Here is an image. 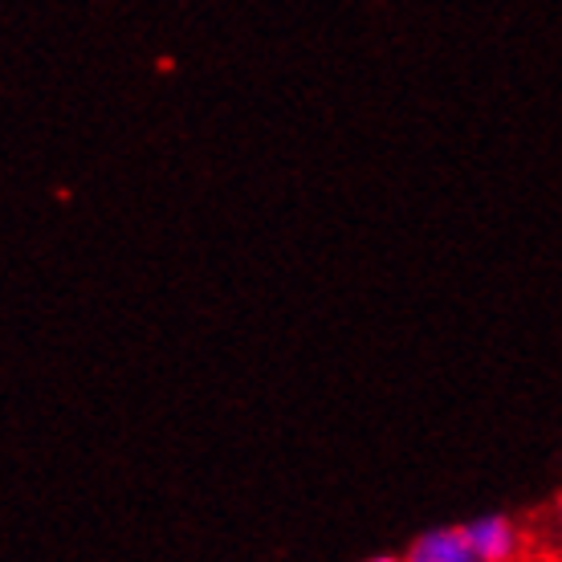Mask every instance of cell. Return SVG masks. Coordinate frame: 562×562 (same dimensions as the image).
Wrapping results in <instances>:
<instances>
[{
  "label": "cell",
  "mask_w": 562,
  "mask_h": 562,
  "mask_svg": "<svg viewBox=\"0 0 562 562\" xmlns=\"http://www.w3.org/2000/svg\"><path fill=\"white\" fill-rule=\"evenodd\" d=\"M464 535L481 550L485 562H521V554H526V535L506 514H485V518L464 521Z\"/></svg>",
  "instance_id": "6da1fadb"
},
{
  "label": "cell",
  "mask_w": 562,
  "mask_h": 562,
  "mask_svg": "<svg viewBox=\"0 0 562 562\" xmlns=\"http://www.w3.org/2000/svg\"><path fill=\"white\" fill-rule=\"evenodd\" d=\"M404 562H485L481 550L469 542L464 526H440V530H424L408 550Z\"/></svg>",
  "instance_id": "7a4b0ae2"
},
{
  "label": "cell",
  "mask_w": 562,
  "mask_h": 562,
  "mask_svg": "<svg viewBox=\"0 0 562 562\" xmlns=\"http://www.w3.org/2000/svg\"><path fill=\"white\" fill-rule=\"evenodd\" d=\"M550 535H554V542H559V550H562V506L554 509V518H550Z\"/></svg>",
  "instance_id": "3957f363"
},
{
  "label": "cell",
  "mask_w": 562,
  "mask_h": 562,
  "mask_svg": "<svg viewBox=\"0 0 562 562\" xmlns=\"http://www.w3.org/2000/svg\"><path fill=\"white\" fill-rule=\"evenodd\" d=\"M375 562H404V554H400V559H375Z\"/></svg>",
  "instance_id": "277c9868"
}]
</instances>
